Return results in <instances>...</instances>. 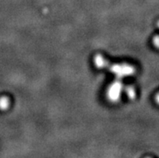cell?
Segmentation results:
<instances>
[{
	"label": "cell",
	"instance_id": "obj_1",
	"mask_svg": "<svg viewBox=\"0 0 159 158\" xmlns=\"http://www.w3.org/2000/svg\"><path fill=\"white\" fill-rule=\"evenodd\" d=\"M111 71L115 74L116 76L121 78L124 77L132 75L135 72V70L133 66L129 65L122 64V65H115L111 67Z\"/></svg>",
	"mask_w": 159,
	"mask_h": 158
},
{
	"label": "cell",
	"instance_id": "obj_8",
	"mask_svg": "<svg viewBox=\"0 0 159 158\" xmlns=\"http://www.w3.org/2000/svg\"><path fill=\"white\" fill-rule=\"evenodd\" d=\"M157 27H158V28H159V20H158V22H157Z\"/></svg>",
	"mask_w": 159,
	"mask_h": 158
},
{
	"label": "cell",
	"instance_id": "obj_6",
	"mask_svg": "<svg viewBox=\"0 0 159 158\" xmlns=\"http://www.w3.org/2000/svg\"><path fill=\"white\" fill-rule=\"evenodd\" d=\"M153 43L154 44V46L157 47V48H159V36H156L153 40Z\"/></svg>",
	"mask_w": 159,
	"mask_h": 158
},
{
	"label": "cell",
	"instance_id": "obj_4",
	"mask_svg": "<svg viewBox=\"0 0 159 158\" xmlns=\"http://www.w3.org/2000/svg\"><path fill=\"white\" fill-rule=\"evenodd\" d=\"M10 106V99L6 96L0 98V110H7Z\"/></svg>",
	"mask_w": 159,
	"mask_h": 158
},
{
	"label": "cell",
	"instance_id": "obj_5",
	"mask_svg": "<svg viewBox=\"0 0 159 158\" xmlns=\"http://www.w3.org/2000/svg\"><path fill=\"white\" fill-rule=\"evenodd\" d=\"M125 92H126V94H127L128 97H129V98L133 99V98H135V95H136L135 90H134V88H133V86H129L128 88H126Z\"/></svg>",
	"mask_w": 159,
	"mask_h": 158
},
{
	"label": "cell",
	"instance_id": "obj_2",
	"mask_svg": "<svg viewBox=\"0 0 159 158\" xmlns=\"http://www.w3.org/2000/svg\"><path fill=\"white\" fill-rule=\"evenodd\" d=\"M122 91V83L120 82H115L111 86H110L107 90V97L112 102H117L120 98Z\"/></svg>",
	"mask_w": 159,
	"mask_h": 158
},
{
	"label": "cell",
	"instance_id": "obj_3",
	"mask_svg": "<svg viewBox=\"0 0 159 158\" xmlns=\"http://www.w3.org/2000/svg\"><path fill=\"white\" fill-rule=\"evenodd\" d=\"M95 64L96 65L97 67L99 68H104L107 65V61L104 59L103 56H100V55H97L95 57Z\"/></svg>",
	"mask_w": 159,
	"mask_h": 158
},
{
	"label": "cell",
	"instance_id": "obj_7",
	"mask_svg": "<svg viewBox=\"0 0 159 158\" xmlns=\"http://www.w3.org/2000/svg\"><path fill=\"white\" fill-rule=\"evenodd\" d=\"M155 100H156V102H157V104H159V93L157 94V95H156Z\"/></svg>",
	"mask_w": 159,
	"mask_h": 158
}]
</instances>
